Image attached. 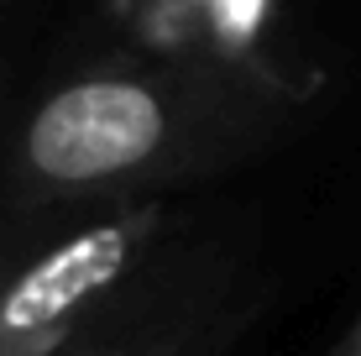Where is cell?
<instances>
[{"label": "cell", "instance_id": "obj_1", "mask_svg": "<svg viewBox=\"0 0 361 356\" xmlns=\"http://www.w3.org/2000/svg\"><path fill=\"white\" fill-rule=\"evenodd\" d=\"M272 121L278 100L209 63L90 68L27 116L11 194L37 215L157 194L246 157Z\"/></svg>", "mask_w": 361, "mask_h": 356}, {"label": "cell", "instance_id": "obj_2", "mask_svg": "<svg viewBox=\"0 0 361 356\" xmlns=\"http://www.w3.org/2000/svg\"><path fill=\"white\" fill-rule=\"evenodd\" d=\"M163 194L79 204V220H37L0 273V356H53L163 257Z\"/></svg>", "mask_w": 361, "mask_h": 356}, {"label": "cell", "instance_id": "obj_3", "mask_svg": "<svg viewBox=\"0 0 361 356\" xmlns=\"http://www.w3.org/2000/svg\"><path fill=\"white\" fill-rule=\"evenodd\" d=\"M252 320L241 262L163 252L136 283L53 356H226Z\"/></svg>", "mask_w": 361, "mask_h": 356}, {"label": "cell", "instance_id": "obj_4", "mask_svg": "<svg viewBox=\"0 0 361 356\" xmlns=\"http://www.w3.org/2000/svg\"><path fill=\"white\" fill-rule=\"evenodd\" d=\"M325 356H361V320H356L351 330H345V336H341V346H330Z\"/></svg>", "mask_w": 361, "mask_h": 356}, {"label": "cell", "instance_id": "obj_5", "mask_svg": "<svg viewBox=\"0 0 361 356\" xmlns=\"http://www.w3.org/2000/svg\"><path fill=\"white\" fill-rule=\"evenodd\" d=\"M16 241H21V231H0V273H6V262H11V252H16Z\"/></svg>", "mask_w": 361, "mask_h": 356}]
</instances>
